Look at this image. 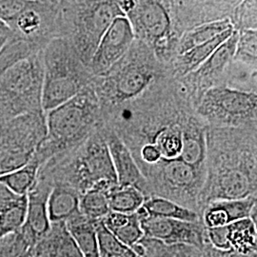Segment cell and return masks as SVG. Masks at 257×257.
I'll return each instance as SVG.
<instances>
[{
  "label": "cell",
  "instance_id": "37",
  "mask_svg": "<svg viewBox=\"0 0 257 257\" xmlns=\"http://www.w3.org/2000/svg\"><path fill=\"white\" fill-rule=\"evenodd\" d=\"M140 159L143 163L149 167L156 165L161 160V155L159 151L152 144H145L140 149Z\"/></svg>",
  "mask_w": 257,
  "mask_h": 257
},
{
  "label": "cell",
  "instance_id": "31",
  "mask_svg": "<svg viewBox=\"0 0 257 257\" xmlns=\"http://www.w3.org/2000/svg\"><path fill=\"white\" fill-rule=\"evenodd\" d=\"M27 203V195H23L15 206L0 213V237L22 228L26 219Z\"/></svg>",
  "mask_w": 257,
  "mask_h": 257
},
{
  "label": "cell",
  "instance_id": "14",
  "mask_svg": "<svg viewBox=\"0 0 257 257\" xmlns=\"http://www.w3.org/2000/svg\"><path fill=\"white\" fill-rule=\"evenodd\" d=\"M256 223L249 217L215 230V242L221 251H235L244 256L256 255Z\"/></svg>",
  "mask_w": 257,
  "mask_h": 257
},
{
  "label": "cell",
  "instance_id": "22",
  "mask_svg": "<svg viewBox=\"0 0 257 257\" xmlns=\"http://www.w3.org/2000/svg\"><path fill=\"white\" fill-rule=\"evenodd\" d=\"M234 31V28L229 29L210 41L193 47L179 55L177 60V72L182 75L193 74L209 59V57L222 43L231 37Z\"/></svg>",
  "mask_w": 257,
  "mask_h": 257
},
{
  "label": "cell",
  "instance_id": "36",
  "mask_svg": "<svg viewBox=\"0 0 257 257\" xmlns=\"http://www.w3.org/2000/svg\"><path fill=\"white\" fill-rule=\"evenodd\" d=\"M22 196L14 193L6 185L0 182V213L15 206Z\"/></svg>",
  "mask_w": 257,
  "mask_h": 257
},
{
  "label": "cell",
  "instance_id": "21",
  "mask_svg": "<svg viewBox=\"0 0 257 257\" xmlns=\"http://www.w3.org/2000/svg\"><path fill=\"white\" fill-rule=\"evenodd\" d=\"M65 224L83 257H99L95 221L89 219L79 211Z\"/></svg>",
  "mask_w": 257,
  "mask_h": 257
},
{
  "label": "cell",
  "instance_id": "23",
  "mask_svg": "<svg viewBox=\"0 0 257 257\" xmlns=\"http://www.w3.org/2000/svg\"><path fill=\"white\" fill-rule=\"evenodd\" d=\"M183 125L172 123L157 127L151 134L147 144H152L159 151L161 159L171 160L179 158L183 143Z\"/></svg>",
  "mask_w": 257,
  "mask_h": 257
},
{
  "label": "cell",
  "instance_id": "33",
  "mask_svg": "<svg viewBox=\"0 0 257 257\" xmlns=\"http://www.w3.org/2000/svg\"><path fill=\"white\" fill-rule=\"evenodd\" d=\"M30 250L20 230L0 237V257H21Z\"/></svg>",
  "mask_w": 257,
  "mask_h": 257
},
{
  "label": "cell",
  "instance_id": "35",
  "mask_svg": "<svg viewBox=\"0 0 257 257\" xmlns=\"http://www.w3.org/2000/svg\"><path fill=\"white\" fill-rule=\"evenodd\" d=\"M239 19L243 26L248 30V21L249 26L253 29V23L255 25L256 22V0H245L239 10Z\"/></svg>",
  "mask_w": 257,
  "mask_h": 257
},
{
  "label": "cell",
  "instance_id": "32",
  "mask_svg": "<svg viewBox=\"0 0 257 257\" xmlns=\"http://www.w3.org/2000/svg\"><path fill=\"white\" fill-rule=\"evenodd\" d=\"M237 57L246 63L256 65V30H244L239 35L233 58Z\"/></svg>",
  "mask_w": 257,
  "mask_h": 257
},
{
  "label": "cell",
  "instance_id": "29",
  "mask_svg": "<svg viewBox=\"0 0 257 257\" xmlns=\"http://www.w3.org/2000/svg\"><path fill=\"white\" fill-rule=\"evenodd\" d=\"M146 195L134 186H116L109 195L110 210L120 213H135L139 211L145 202Z\"/></svg>",
  "mask_w": 257,
  "mask_h": 257
},
{
  "label": "cell",
  "instance_id": "6",
  "mask_svg": "<svg viewBox=\"0 0 257 257\" xmlns=\"http://www.w3.org/2000/svg\"><path fill=\"white\" fill-rule=\"evenodd\" d=\"M256 92L212 86L204 92L198 113L217 127L240 128L256 123Z\"/></svg>",
  "mask_w": 257,
  "mask_h": 257
},
{
  "label": "cell",
  "instance_id": "10",
  "mask_svg": "<svg viewBox=\"0 0 257 257\" xmlns=\"http://www.w3.org/2000/svg\"><path fill=\"white\" fill-rule=\"evenodd\" d=\"M127 18L136 37L162 49V44L170 37V17L159 0H135Z\"/></svg>",
  "mask_w": 257,
  "mask_h": 257
},
{
  "label": "cell",
  "instance_id": "1",
  "mask_svg": "<svg viewBox=\"0 0 257 257\" xmlns=\"http://www.w3.org/2000/svg\"><path fill=\"white\" fill-rule=\"evenodd\" d=\"M98 113L99 99L92 83L72 99L46 112L47 137L34 156L42 166L78 147L96 130Z\"/></svg>",
  "mask_w": 257,
  "mask_h": 257
},
{
  "label": "cell",
  "instance_id": "34",
  "mask_svg": "<svg viewBox=\"0 0 257 257\" xmlns=\"http://www.w3.org/2000/svg\"><path fill=\"white\" fill-rule=\"evenodd\" d=\"M30 0H0V21L6 26L27 7Z\"/></svg>",
  "mask_w": 257,
  "mask_h": 257
},
{
  "label": "cell",
  "instance_id": "12",
  "mask_svg": "<svg viewBox=\"0 0 257 257\" xmlns=\"http://www.w3.org/2000/svg\"><path fill=\"white\" fill-rule=\"evenodd\" d=\"M117 178V186H134L145 193L147 179L125 141L114 132H103ZM146 195V193H145ZM147 197V196H146Z\"/></svg>",
  "mask_w": 257,
  "mask_h": 257
},
{
  "label": "cell",
  "instance_id": "25",
  "mask_svg": "<svg viewBox=\"0 0 257 257\" xmlns=\"http://www.w3.org/2000/svg\"><path fill=\"white\" fill-rule=\"evenodd\" d=\"M238 36V32L235 30L231 37L222 43L209 59L193 74L200 76L201 79L205 80L215 78L221 74L234 57Z\"/></svg>",
  "mask_w": 257,
  "mask_h": 257
},
{
  "label": "cell",
  "instance_id": "41",
  "mask_svg": "<svg viewBox=\"0 0 257 257\" xmlns=\"http://www.w3.org/2000/svg\"><path fill=\"white\" fill-rule=\"evenodd\" d=\"M22 257H31V256H30V255H29V253H28V252H27V253H26V254H24V255H23V256H22Z\"/></svg>",
  "mask_w": 257,
  "mask_h": 257
},
{
  "label": "cell",
  "instance_id": "39",
  "mask_svg": "<svg viewBox=\"0 0 257 257\" xmlns=\"http://www.w3.org/2000/svg\"><path fill=\"white\" fill-rule=\"evenodd\" d=\"M11 32L9 28L7 27L3 22L0 21V38H7L9 37Z\"/></svg>",
  "mask_w": 257,
  "mask_h": 257
},
{
  "label": "cell",
  "instance_id": "15",
  "mask_svg": "<svg viewBox=\"0 0 257 257\" xmlns=\"http://www.w3.org/2000/svg\"><path fill=\"white\" fill-rule=\"evenodd\" d=\"M256 208V194L243 199H218L206 204L202 221L206 229L227 226L250 217Z\"/></svg>",
  "mask_w": 257,
  "mask_h": 257
},
{
  "label": "cell",
  "instance_id": "42",
  "mask_svg": "<svg viewBox=\"0 0 257 257\" xmlns=\"http://www.w3.org/2000/svg\"><path fill=\"white\" fill-rule=\"evenodd\" d=\"M22 256H23V255H22ZM22 256H21V257H22Z\"/></svg>",
  "mask_w": 257,
  "mask_h": 257
},
{
  "label": "cell",
  "instance_id": "20",
  "mask_svg": "<svg viewBox=\"0 0 257 257\" xmlns=\"http://www.w3.org/2000/svg\"><path fill=\"white\" fill-rule=\"evenodd\" d=\"M116 186L107 181L92 185L80 193L79 211L91 220H101L110 211L109 195Z\"/></svg>",
  "mask_w": 257,
  "mask_h": 257
},
{
  "label": "cell",
  "instance_id": "4",
  "mask_svg": "<svg viewBox=\"0 0 257 257\" xmlns=\"http://www.w3.org/2000/svg\"><path fill=\"white\" fill-rule=\"evenodd\" d=\"M42 86V52L14 65L1 74L0 122L43 110Z\"/></svg>",
  "mask_w": 257,
  "mask_h": 257
},
{
  "label": "cell",
  "instance_id": "26",
  "mask_svg": "<svg viewBox=\"0 0 257 257\" xmlns=\"http://www.w3.org/2000/svg\"><path fill=\"white\" fill-rule=\"evenodd\" d=\"M231 28L234 27L229 19L206 22L193 28L187 31L181 37L177 48L178 54L181 55L193 47L206 43Z\"/></svg>",
  "mask_w": 257,
  "mask_h": 257
},
{
  "label": "cell",
  "instance_id": "8",
  "mask_svg": "<svg viewBox=\"0 0 257 257\" xmlns=\"http://www.w3.org/2000/svg\"><path fill=\"white\" fill-rule=\"evenodd\" d=\"M136 38L127 17H118L101 37L92 55L88 70L94 76H104L131 50Z\"/></svg>",
  "mask_w": 257,
  "mask_h": 257
},
{
  "label": "cell",
  "instance_id": "27",
  "mask_svg": "<svg viewBox=\"0 0 257 257\" xmlns=\"http://www.w3.org/2000/svg\"><path fill=\"white\" fill-rule=\"evenodd\" d=\"M41 52L35 45L10 35L0 49V75L14 65Z\"/></svg>",
  "mask_w": 257,
  "mask_h": 257
},
{
  "label": "cell",
  "instance_id": "40",
  "mask_svg": "<svg viewBox=\"0 0 257 257\" xmlns=\"http://www.w3.org/2000/svg\"><path fill=\"white\" fill-rule=\"evenodd\" d=\"M6 39H7V38H0V49H1L2 46L4 45V43H5Z\"/></svg>",
  "mask_w": 257,
  "mask_h": 257
},
{
  "label": "cell",
  "instance_id": "17",
  "mask_svg": "<svg viewBox=\"0 0 257 257\" xmlns=\"http://www.w3.org/2000/svg\"><path fill=\"white\" fill-rule=\"evenodd\" d=\"M79 196L80 193L66 184H53L47 201L51 223L66 222L79 212Z\"/></svg>",
  "mask_w": 257,
  "mask_h": 257
},
{
  "label": "cell",
  "instance_id": "28",
  "mask_svg": "<svg viewBox=\"0 0 257 257\" xmlns=\"http://www.w3.org/2000/svg\"><path fill=\"white\" fill-rule=\"evenodd\" d=\"M40 167L41 164L39 161L33 156L26 165L0 176V182L6 185L11 191L19 195H27L37 181Z\"/></svg>",
  "mask_w": 257,
  "mask_h": 257
},
{
  "label": "cell",
  "instance_id": "11",
  "mask_svg": "<svg viewBox=\"0 0 257 257\" xmlns=\"http://www.w3.org/2000/svg\"><path fill=\"white\" fill-rule=\"evenodd\" d=\"M52 188L53 185L48 179L38 175L36 183L27 193V214L20 231L27 241L30 249L51 228L52 223L48 215L47 201Z\"/></svg>",
  "mask_w": 257,
  "mask_h": 257
},
{
  "label": "cell",
  "instance_id": "7",
  "mask_svg": "<svg viewBox=\"0 0 257 257\" xmlns=\"http://www.w3.org/2000/svg\"><path fill=\"white\" fill-rule=\"evenodd\" d=\"M151 168L155 169L153 176L156 183L159 184L162 193L167 195L171 193L176 198L175 202L182 197L196 199L200 196L207 172L197 170L180 158L161 159Z\"/></svg>",
  "mask_w": 257,
  "mask_h": 257
},
{
  "label": "cell",
  "instance_id": "3",
  "mask_svg": "<svg viewBox=\"0 0 257 257\" xmlns=\"http://www.w3.org/2000/svg\"><path fill=\"white\" fill-rule=\"evenodd\" d=\"M64 37L88 69L105 32L118 17H126L118 0H73L61 6Z\"/></svg>",
  "mask_w": 257,
  "mask_h": 257
},
{
  "label": "cell",
  "instance_id": "9",
  "mask_svg": "<svg viewBox=\"0 0 257 257\" xmlns=\"http://www.w3.org/2000/svg\"><path fill=\"white\" fill-rule=\"evenodd\" d=\"M138 212L144 238L156 240L168 246L186 245L197 248L204 246V230L200 222L150 216L142 208Z\"/></svg>",
  "mask_w": 257,
  "mask_h": 257
},
{
  "label": "cell",
  "instance_id": "16",
  "mask_svg": "<svg viewBox=\"0 0 257 257\" xmlns=\"http://www.w3.org/2000/svg\"><path fill=\"white\" fill-rule=\"evenodd\" d=\"M28 253L31 257H83L65 222L52 223L50 230Z\"/></svg>",
  "mask_w": 257,
  "mask_h": 257
},
{
  "label": "cell",
  "instance_id": "13",
  "mask_svg": "<svg viewBox=\"0 0 257 257\" xmlns=\"http://www.w3.org/2000/svg\"><path fill=\"white\" fill-rule=\"evenodd\" d=\"M153 72L143 65L128 64L115 71L103 85L109 87V97L114 102L131 100L139 96L152 82Z\"/></svg>",
  "mask_w": 257,
  "mask_h": 257
},
{
  "label": "cell",
  "instance_id": "38",
  "mask_svg": "<svg viewBox=\"0 0 257 257\" xmlns=\"http://www.w3.org/2000/svg\"><path fill=\"white\" fill-rule=\"evenodd\" d=\"M36 1H40L43 3H48V4H52V5H56V6H62L66 3H69L73 0H36Z\"/></svg>",
  "mask_w": 257,
  "mask_h": 257
},
{
  "label": "cell",
  "instance_id": "5",
  "mask_svg": "<svg viewBox=\"0 0 257 257\" xmlns=\"http://www.w3.org/2000/svg\"><path fill=\"white\" fill-rule=\"evenodd\" d=\"M46 137L43 110L0 122V176L26 165Z\"/></svg>",
  "mask_w": 257,
  "mask_h": 257
},
{
  "label": "cell",
  "instance_id": "30",
  "mask_svg": "<svg viewBox=\"0 0 257 257\" xmlns=\"http://www.w3.org/2000/svg\"><path fill=\"white\" fill-rule=\"evenodd\" d=\"M97 234L98 256L99 257H138L134 248H130L116 238L108 230L101 220L95 221Z\"/></svg>",
  "mask_w": 257,
  "mask_h": 257
},
{
  "label": "cell",
  "instance_id": "18",
  "mask_svg": "<svg viewBox=\"0 0 257 257\" xmlns=\"http://www.w3.org/2000/svg\"><path fill=\"white\" fill-rule=\"evenodd\" d=\"M197 170L207 172V133L197 123L188 121L184 124L182 151L179 157Z\"/></svg>",
  "mask_w": 257,
  "mask_h": 257
},
{
  "label": "cell",
  "instance_id": "19",
  "mask_svg": "<svg viewBox=\"0 0 257 257\" xmlns=\"http://www.w3.org/2000/svg\"><path fill=\"white\" fill-rule=\"evenodd\" d=\"M101 221L116 238L130 248H135L144 238L138 211L127 214L110 211Z\"/></svg>",
  "mask_w": 257,
  "mask_h": 257
},
{
  "label": "cell",
  "instance_id": "2",
  "mask_svg": "<svg viewBox=\"0 0 257 257\" xmlns=\"http://www.w3.org/2000/svg\"><path fill=\"white\" fill-rule=\"evenodd\" d=\"M42 109L45 113L72 99L93 81L66 37H57L47 44L42 51Z\"/></svg>",
  "mask_w": 257,
  "mask_h": 257
},
{
  "label": "cell",
  "instance_id": "24",
  "mask_svg": "<svg viewBox=\"0 0 257 257\" xmlns=\"http://www.w3.org/2000/svg\"><path fill=\"white\" fill-rule=\"evenodd\" d=\"M142 209L150 216L170 218L187 222H200V217L196 211L187 208L179 203L175 202L158 195H149L145 199Z\"/></svg>",
  "mask_w": 257,
  "mask_h": 257
}]
</instances>
